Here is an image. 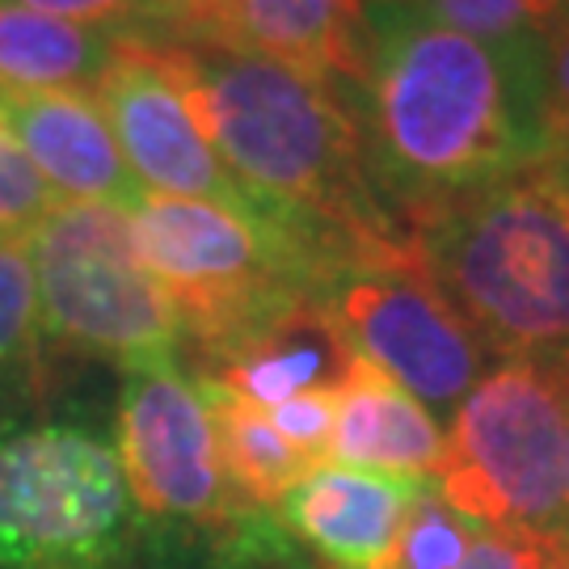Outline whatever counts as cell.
I'll list each match as a JSON object with an SVG mask.
<instances>
[{"instance_id": "6da1fadb", "label": "cell", "mask_w": 569, "mask_h": 569, "mask_svg": "<svg viewBox=\"0 0 569 569\" xmlns=\"http://www.w3.org/2000/svg\"><path fill=\"white\" fill-rule=\"evenodd\" d=\"M350 102L371 182L406 228L557 152L545 39H468L406 0H367Z\"/></svg>"}, {"instance_id": "7a4b0ae2", "label": "cell", "mask_w": 569, "mask_h": 569, "mask_svg": "<svg viewBox=\"0 0 569 569\" xmlns=\"http://www.w3.org/2000/svg\"><path fill=\"white\" fill-rule=\"evenodd\" d=\"M152 39L220 164L270 220L300 232L321 262L409 244V228L371 182L346 84L249 47Z\"/></svg>"}, {"instance_id": "3957f363", "label": "cell", "mask_w": 569, "mask_h": 569, "mask_svg": "<svg viewBox=\"0 0 569 569\" xmlns=\"http://www.w3.org/2000/svg\"><path fill=\"white\" fill-rule=\"evenodd\" d=\"M409 241L486 355L569 371V152L413 224Z\"/></svg>"}, {"instance_id": "277c9868", "label": "cell", "mask_w": 569, "mask_h": 569, "mask_svg": "<svg viewBox=\"0 0 569 569\" xmlns=\"http://www.w3.org/2000/svg\"><path fill=\"white\" fill-rule=\"evenodd\" d=\"M131 232L207 371L317 308L326 262L279 220L143 194L131 207Z\"/></svg>"}, {"instance_id": "5b68a950", "label": "cell", "mask_w": 569, "mask_h": 569, "mask_svg": "<svg viewBox=\"0 0 569 569\" xmlns=\"http://www.w3.org/2000/svg\"><path fill=\"white\" fill-rule=\"evenodd\" d=\"M114 451L140 515V552H152L157 566L194 557L216 566H266L279 557V515L232 498L203 388L178 359L127 371Z\"/></svg>"}, {"instance_id": "8992f818", "label": "cell", "mask_w": 569, "mask_h": 569, "mask_svg": "<svg viewBox=\"0 0 569 569\" xmlns=\"http://www.w3.org/2000/svg\"><path fill=\"white\" fill-rule=\"evenodd\" d=\"M430 489L481 528L569 545V388L523 359L489 367L451 409Z\"/></svg>"}, {"instance_id": "52a82bcc", "label": "cell", "mask_w": 569, "mask_h": 569, "mask_svg": "<svg viewBox=\"0 0 569 569\" xmlns=\"http://www.w3.org/2000/svg\"><path fill=\"white\" fill-rule=\"evenodd\" d=\"M140 515L119 451L72 418L0 422V569H131Z\"/></svg>"}, {"instance_id": "ba28073f", "label": "cell", "mask_w": 569, "mask_h": 569, "mask_svg": "<svg viewBox=\"0 0 569 569\" xmlns=\"http://www.w3.org/2000/svg\"><path fill=\"white\" fill-rule=\"evenodd\" d=\"M26 244L39 283L42 346L122 371L178 359V317L136 249L131 211L60 199Z\"/></svg>"}, {"instance_id": "9c48e42d", "label": "cell", "mask_w": 569, "mask_h": 569, "mask_svg": "<svg viewBox=\"0 0 569 569\" xmlns=\"http://www.w3.org/2000/svg\"><path fill=\"white\" fill-rule=\"evenodd\" d=\"M317 308L355 359L427 409H456L486 376V346L435 287L413 241L326 266Z\"/></svg>"}, {"instance_id": "30bf717a", "label": "cell", "mask_w": 569, "mask_h": 569, "mask_svg": "<svg viewBox=\"0 0 569 569\" xmlns=\"http://www.w3.org/2000/svg\"><path fill=\"white\" fill-rule=\"evenodd\" d=\"M93 98L102 102L122 161L143 194L203 199L232 211L266 216L211 152V143L194 122V110L186 102L182 81L152 34L114 39L110 63L93 84Z\"/></svg>"}, {"instance_id": "8fae6325", "label": "cell", "mask_w": 569, "mask_h": 569, "mask_svg": "<svg viewBox=\"0 0 569 569\" xmlns=\"http://www.w3.org/2000/svg\"><path fill=\"white\" fill-rule=\"evenodd\" d=\"M422 481L326 465L279 502L283 531L329 569H388Z\"/></svg>"}, {"instance_id": "7c38bea8", "label": "cell", "mask_w": 569, "mask_h": 569, "mask_svg": "<svg viewBox=\"0 0 569 569\" xmlns=\"http://www.w3.org/2000/svg\"><path fill=\"white\" fill-rule=\"evenodd\" d=\"M0 114L63 203H110L131 211L143 199L93 89L0 98Z\"/></svg>"}, {"instance_id": "4fadbf2b", "label": "cell", "mask_w": 569, "mask_h": 569, "mask_svg": "<svg viewBox=\"0 0 569 569\" xmlns=\"http://www.w3.org/2000/svg\"><path fill=\"white\" fill-rule=\"evenodd\" d=\"M338 418L329 439V465L385 472L430 486L443 465V427L422 401L363 359H350L333 388Z\"/></svg>"}, {"instance_id": "5bb4252c", "label": "cell", "mask_w": 569, "mask_h": 569, "mask_svg": "<svg viewBox=\"0 0 569 569\" xmlns=\"http://www.w3.org/2000/svg\"><path fill=\"white\" fill-rule=\"evenodd\" d=\"M237 47L355 89L367 63V0H237Z\"/></svg>"}, {"instance_id": "9a60e30c", "label": "cell", "mask_w": 569, "mask_h": 569, "mask_svg": "<svg viewBox=\"0 0 569 569\" xmlns=\"http://www.w3.org/2000/svg\"><path fill=\"white\" fill-rule=\"evenodd\" d=\"M114 30L47 18L0 0V98L93 89L114 51Z\"/></svg>"}, {"instance_id": "2e32d148", "label": "cell", "mask_w": 569, "mask_h": 569, "mask_svg": "<svg viewBox=\"0 0 569 569\" xmlns=\"http://www.w3.org/2000/svg\"><path fill=\"white\" fill-rule=\"evenodd\" d=\"M355 355L338 342V333L326 326L321 308L305 312L300 321L283 326L262 342L244 346L220 367L203 371L207 380L224 385L241 401L258 409L283 406L287 397L308 392V388H329L342 380L346 363Z\"/></svg>"}, {"instance_id": "e0dca14e", "label": "cell", "mask_w": 569, "mask_h": 569, "mask_svg": "<svg viewBox=\"0 0 569 569\" xmlns=\"http://www.w3.org/2000/svg\"><path fill=\"white\" fill-rule=\"evenodd\" d=\"M199 388L216 427V451H220V468L232 498L249 510H279L287 493L317 468L274 430L266 409L249 406L207 376H199Z\"/></svg>"}, {"instance_id": "ac0fdd59", "label": "cell", "mask_w": 569, "mask_h": 569, "mask_svg": "<svg viewBox=\"0 0 569 569\" xmlns=\"http://www.w3.org/2000/svg\"><path fill=\"white\" fill-rule=\"evenodd\" d=\"M0 385L13 401L34 397L42 385L39 283L26 241H0Z\"/></svg>"}, {"instance_id": "d6986e66", "label": "cell", "mask_w": 569, "mask_h": 569, "mask_svg": "<svg viewBox=\"0 0 569 569\" xmlns=\"http://www.w3.org/2000/svg\"><path fill=\"white\" fill-rule=\"evenodd\" d=\"M422 18L481 42L549 39L566 21V0H406Z\"/></svg>"}, {"instance_id": "ffe728a7", "label": "cell", "mask_w": 569, "mask_h": 569, "mask_svg": "<svg viewBox=\"0 0 569 569\" xmlns=\"http://www.w3.org/2000/svg\"><path fill=\"white\" fill-rule=\"evenodd\" d=\"M481 523L465 519L460 510H451L435 489H422L418 502L409 510V523L397 540V552L388 569H456L465 561L468 545Z\"/></svg>"}, {"instance_id": "44dd1931", "label": "cell", "mask_w": 569, "mask_h": 569, "mask_svg": "<svg viewBox=\"0 0 569 569\" xmlns=\"http://www.w3.org/2000/svg\"><path fill=\"white\" fill-rule=\"evenodd\" d=\"M56 203V190L42 182L13 127L0 114V241H30V232Z\"/></svg>"}, {"instance_id": "7402d4cb", "label": "cell", "mask_w": 569, "mask_h": 569, "mask_svg": "<svg viewBox=\"0 0 569 569\" xmlns=\"http://www.w3.org/2000/svg\"><path fill=\"white\" fill-rule=\"evenodd\" d=\"M143 30L178 42H224L237 47V0H140Z\"/></svg>"}, {"instance_id": "603a6c76", "label": "cell", "mask_w": 569, "mask_h": 569, "mask_svg": "<svg viewBox=\"0 0 569 569\" xmlns=\"http://www.w3.org/2000/svg\"><path fill=\"white\" fill-rule=\"evenodd\" d=\"M333 388L338 385L308 388V392L287 397L283 406L266 409V418L274 422V430H279L312 468L329 465V439H333V418H338V397H333Z\"/></svg>"}, {"instance_id": "cb8c5ba5", "label": "cell", "mask_w": 569, "mask_h": 569, "mask_svg": "<svg viewBox=\"0 0 569 569\" xmlns=\"http://www.w3.org/2000/svg\"><path fill=\"white\" fill-rule=\"evenodd\" d=\"M569 545L515 528H477L456 569H552Z\"/></svg>"}, {"instance_id": "d4e9b609", "label": "cell", "mask_w": 569, "mask_h": 569, "mask_svg": "<svg viewBox=\"0 0 569 569\" xmlns=\"http://www.w3.org/2000/svg\"><path fill=\"white\" fill-rule=\"evenodd\" d=\"M18 4L47 13V18L77 21V26H93V30H114V34L143 30L140 0H18Z\"/></svg>"}, {"instance_id": "484cf974", "label": "cell", "mask_w": 569, "mask_h": 569, "mask_svg": "<svg viewBox=\"0 0 569 569\" xmlns=\"http://www.w3.org/2000/svg\"><path fill=\"white\" fill-rule=\"evenodd\" d=\"M545 89H549L552 143L569 152V18L545 39Z\"/></svg>"}, {"instance_id": "4316f807", "label": "cell", "mask_w": 569, "mask_h": 569, "mask_svg": "<svg viewBox=\"0 0 569 569\" xmlns=\"http://www.w3.org/2000/svg\"><path fill=\"white\" fill-rule=\"evenodd\" d=\"M13 406H18V401H13V392L0 385V422H4V418H13Z\"/></svg>"}, {"instance_id": "83f0119b", "label": "cell", "mask_w": 569, "mask_h": 569, "mask_svg": "<svg viewBox=\"0 0 569 569\" xmlns=\"http://www.w3.org/2000/svg\"><path fill=\"white\" fill-rule=\"evenodd\" d=\"M552 569H569V549L561 552V557H557V566H552Z\"/></svg>"}, {"instance_id": "f1b7e54d", "label": "cell", "mask_w": 569, "mask_h": 569, "mask_svg": "<svg viewBox=\"0 0 569 569\" xmlns=\"http://www.w3.org/2000/svg\"><path fill=\"white\" fill-rule=\"evenodd\" d=\"M552 371H557V367H552ZM561 376H566V388H569V371H561Z\"/></svg>"}, {"instance_id": "f546056e", "label": "cell", "mask_w": 569, "mask_h": 569, "mask_svg": "<svg viewBox=\"0 0 569 569\" xmlns=\"http://www.w3.org/2000/svg\"><path fill=\"white\" fill-rule=\"evenodd\" d=\"M566 9H569V0H566ZM566 18H569V13H566Z\"/></svg>"}]
</instances>
